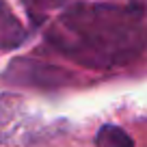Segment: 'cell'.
I'll list each match as a JSON object with an SVG mask.
<instances>
[{"label": "cell", "instance_id": "cell-1", "mask_svg": "<svg viewBox=\"0 0 147 147\" xmlns=\"http://www.w3.org/2000/svg\"><path fill=\"white\" fill-rule=\"evenodd\" d=\"M141 7L76 2L48 28L54 52L89 69H115L136 61L147 48Z\"/></svg>", "mask_w": 147, "mask_h": 147}, {"label": "cell", "instance_id": "cell-2", "mask_svg": "<svg viewBox=\"0 0 147 147\" xmlns=\"http://www.w3.org/2000/svg\"><path fill=\"white\" fill-rule=\"evenodd\" d=\"M0 78L15 87H30V89H61L67 84L76 82V74L69 71L65 67L46 63V61L28 59V56H20L13 59L7 69L0 74Z\"/></svg>", "mask_w": 147, "mask_h": 147}, {"label": "cell", "instance_id": "cell-3", "mask_svg": "<svg viewBox=\"0 0 147 147\" xmlns=\"http://www.w3.org/2000/svg\"><path fill=\"white\" fill-rule=\"evenodd\" d=\"M26 41V28L22 26L11 7L0 0V50H13Z\"/></svg>", "mask_w": 147, "mask_h": 147}, {"label": "cell", "instance_id": "cell-4", "mask_svg": "<svg viewBox=\"0 0 147 147\" xmlns=\"http://www.w3.org/2000/svg\"><path fill=\"white\" fill-rule=\"evenodd\" d=\"M95 147H134V141L123 128L115 123H104L100 130L95 132L93 138Z\"/></svg>", "mask_w": 147, "mask_h": 147}, {"label": "cell", "instance_id": "cell-5", "mask_svg": "<svg viewBox=\"0 0 147 147\" xmlns=\"http://www.w3.org/2000/svg\"><path fill=\"white\" fill-rule=\"evenodd\" d=\"M63 2H65V0H22L26 13L30 15V20L35 24H39L43 18H46L48 11L54 9V7H61Z\"/></svg>", "mask_w": 147, "mask_h": 147}]
</instances>
